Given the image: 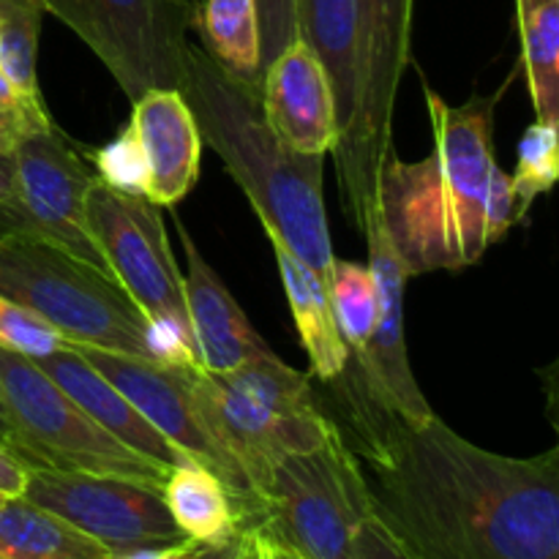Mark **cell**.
I'll return each instance as SVG.
<instances>
[{"label":"cell","instance_id":"1","mask_svg":"<svg viewBox=\"0 0 559 559\" xmlns=\"http://www.w3.org/2000/svg\"><path fill=\"white\" fill-rule=\"evenodd\" d=\"M342 431L371 516L407 559H559V448L502 456L437 415L402 424L355 388Z\"/></svg>","mask_w":559,"mask_h":559},{"label":"cell","instance_id":"2","mask_svg":"<svg viewBox=\"0 0 559 559\" xmlns=\"http://www.w3.org/2000/svg\"><path fill=\"white\" fill-rule=\"evenodd\" d=\"M435 145L418 162L391 153L377 180V211L407 278L462 271L486 254L484 213L491 147V102L448 104L424 87Z\"/></svg>","mask_w":559,"mask_h":559},{"label":"cell","instance_id":"3","mask_svg":"<svg viewBox=\"0 0 559 559\" xmlns=\"http://www.w3.org/2000/svg\"><path fill=\"white\" fill-rule=\"evenodd\" d=\"M180 93L194 112L202 145L213 147L243 189L265 235L282 240L328 284L336 254L322 200L325 156L289 151L267 126L260 85L224 71L194 41L186 55Z\"/></svg>","mask_w":559,"mask_h":559},{"label":"cell","instance_id":"4","mask_svg":"<svg viewBox=\"0 0 559 559\" xmlns=\"http://www.w3.org/2000/svg\"><path fill=\"white\" fill-rule=\"evenodd\" d=\"M0 295L44 317L71 347L151 358L145 317L120 284L47 238L0 229Z\"/></svg>","mask_w":559,"mask_h":559},{"label":"cell","instance_id":"5","mask_svg":"<svg viewBox=\"0 0 559 559\" xmlns=\"http://www.w3.org/2000/svg\"><path fill=\"white\" fill-rule=\"evenodd\" d=\"M3 435L31 469L109 475L162 489L169 469L140 456L104 431L36 360L0 347Z\"/></svg>","mask_w":559,"mask_h":559},{"label":"cell","instance_id":"6","mask_svg":"<svg viewBox=\"0 0 559 559\" xmlns=\"http://www.w3.org/2000/svg\"><path fill=\"white\" fill-rule=\"evenodd\" d=\"M369 513L364 469L336 424L322 445L267 469L251 524L304 559H349Z\"/></svg>","mask_w":559,"mask_h":559},{"label":"cell","instance_id":"7","mask_svg":"<svg viewBox=\"0 0 559 559\" xmlns=\"http://www.w3.org/2000/svg\"><path fill=\"white\" fill-rule=\"evenodd\" d=\"M355 115L333 147L344 213L364 233L377 213V180L393 153V109L409 63L413 0H355Z\"/></svg>","mask_w":559,"mask_h":559},{"label":"cell","instance_id":"8","mask_svg":"<svg viewBox=\"0 0 559 559\" xmlns=\"http://www.w3.org/2000/svg\"><path fill=\"white\" fill-rule=\"evenodd\" d=\"M107 66L120 91L136 102L156 87L183 82L194 31L191 0H38Z\"/></svg>","mask_w":559,"mask_h":559},{"label":"cell","instance_id":"9","mask_svg":"<svg viewBox=\"0 0 559 559\" xmlns=\"http://www.w3.org/2000/svg\"><path fill=\"white\" fill-rule=\"evenodd\" d=\"M14 202L0 207V229H22L60 246L112 276L87 229L85 200L96 173L52 126L27 129L14 145Z\"/></svg>","mask_w":559,"mask_h":559},{"label":"cell","instance_id":"10","mask_svg":"<svg viewBox=\"0 0 559 559\" xmlns=\"http://www.w3.org/2000/svg\"><path fill=\"white\" fill-rule=\"evenodd\" d=\"M87 229L109 273L145 320L186 317L183 273L164 229L162 207L96 178L85 200Z\"/></svg>","mask_w":559,"mask_h":559},{"label":"cell","instance_id":"11","mask_svg":"<svg viewBox=\"0 0 559 559\" xmlns=\"http://www.w3.org/2000/svg\"><path fill=\"white\" fill-rule=\"evenodd\" d=\"M22 497L98 540L112 555L186 540L164 506L162 489L136 480L31 469Z\"/></svg>","mask_w":559,"mask_h":559},{"label":"cell","instance_id":"12","mask_svg":"<svg viewBox=\"0 0 559 559\" xmlns=\"http://www.w3.org/2000/svg\"><path fill=\"white\" fill-rule=\"evenodd\" d=\"M82 358L107 377L136 409L142 418L164 437L173 448H178L189 462L202 464L211 473H216L229 489V495L238 502L240 513L246 519V527L251 524V489L246 475L238 464L227 456L216 437L207 429L202 418L197 399L189 385V369H175V366L156 364L151 358H136V355L112 353V349L98 347H76Z\"/></svg>","mask_w":559,"mask_h":559},{"label":"cell","instance_id":"13","mask_svg":"<svg viewBox=\"0 0 559 559\" xmlns=\"http://www.w3.org/2000/svg\"><path fill=\"white\" fill-rule=\"evenodd\" d=\"M366 246H369V271L377 287V320L366 347L355 355L358 360V388L355 391L380 409L391 413L407 426H424L435 418V409L426 402L418 380L413 374L404 338V273L396 249L380 222V211L366 222Z\"/></svg>","mask_w":559,"mask_h":559},{"label":"cell","instance_id":"14","mask_svg":"<svg viewBox=\"0 0 559 559\" xmlns=\"http://www.w3.org/2000/svg\"><path fill=\"white\" fill-rule=\"evenodd\" d=\"M189 385L211 435L249 480L251 519L267 469L287 453L322 445L336 426V420L325 413L300 418L273 413L202 369H189Z\"/></svg>","mask_w":559,"mask_h":559},{"label":"cell","instance_id":"15","mask_svg":"<svg viewBox=\"0 0 559 559\" xmlns=\"http://www.w3.org/2000/svg\"><path fill=\"white\" fill-rule=\"evenodd\" d=\"M262 112L273 134L295 153L328 156L338 142L333 85L317 55L295 38L262 71Z\"/></svg>","mask_w":559,"mask_h":559},{"label":"cell","instance_id":"16","mask_svg":"<svg viewBox=\"0 0 559 559\" xmlns=\"http://www.w3.org/2000/svg\"><path fill=\"white\" fill-rule=\"evenodd\" d=\"M131 112V129L147 164V200L173 207L194 189L200 178L202 134L194 112L178 87L142 93Z\"/></svg>","mask_w":559,"mask_h":559},{"label":"cell","instance_id":"17","mask_svg":"<svg viewBox=\"0 0 559 559\" xmlns=\"http://www.w3.org/2000/svg\"><path fill=\"white\" fill-rule=\"evenodd\" d=\"M175 229L189 257V271L183 273V295L197 355H200V369L207 374H227L254 355L265 353L267 344L249 325L238 300L229 295L218 273L207 265L178 216H175Z\"/></svg>","mask_w":559,"mask_h":559},{"label":"cell","instance_id":"18","mask_svg":"<svg viewBox=\"0 0 559 559\" xmlns=\"http://www.w3.org/2000/svg\"><path fill=\"white\" fill-rule=\"evenodd\" d=\"M44 369V374L52 377L104 431L123 442L140 456L151 459L158 467H178L189 459L169 445L151 424L140 415V409L112 385L104 374H98L76 347H63L52 355H44L36 360Z\"/></svg>","mask_w":559,"mask_h":559},{"label":"cell","instance_id":"19","mask_svg":"<svg viewBox=\"0 0 559 559\" xmlns=\"http://www.w3.org/2000/svg\"><path fill=\"white\" fill-rule=\"evenodd\" d=\"M267 240L276 254L278 276H282L284 293H287L300 347L309 355L311 374L320 377L322 382H336L347 371L349 349L338 333L325 278L304 260H298L278 238L267 235Z\"/></svg>","mask_w":559,"mask_h":559},{"label":"cell","instance_id":"20","mask_svg":"<svg viewBox=\"0 0 559 559\" xmlns=\"http://www.w3.org/2000/svg\"><path fill=\"white\" fill-rule=\"evenodd\" d=\"M298 38L317 55L333 85L338 112V136L355 115V33L358 11L355 0H295Z\"/></svg>","mask_w":559,"mask_h":559},{"label":"cell","instance_id":"21","mask_svg":"<svg viewBox=\"0 0 559 559\" xmlns=\"http://www.w3.org/2000/svg\"><path fill=\"white\" fill-rule=\"evenodd\" d=\"M164 506L180 533L200 546L227 544L246 527L238 502L216 473L197 462L169 469L162 486Z\"/></svg>","mask_w":559,"mask_h":559},{"label":"cell","instance_id":"22","mask_svg":"<svg viewBox=\"0 0 559 559\" xmlns=\"http://www.w3.org/2000/svg\"><path fill=\"white\" fill-rule=\"evenodd\" d=\"M112 551L55 513L11 497L0 506V559H109Z\"/></svg>","mask_w":559,"mask_h":559},{"label":"cell","instance_id":"23","mask_svg":"<svg viewBox=\"0 0 559 559\" xmlns=\"http://www.w3.org/2000/svg\"><path fill=\"white\" fill-rule=\"evenodd\" d=\"M194 31L200 47L229 74L246 82H262V36L257 0H202L197 5Z\"/></svg>","mask_w":559,"mask_h":559},{"label":"cell","instance_id":"24","mask_svg":"<svg viewBox=\"0 0 559 559\" xmlns=\"http://www.w3.org/2000/svg\"><path fill=\"white\" fill-rule=\"evenodd\" d=\"M516 20L535 115L559 126V0H516Z\"/></svg>","mask_w":559,"mask_h":559},{"label":"cell","instance_id":"25","mask_svg":"<svg viewBox=\"0 0 559 559\" xmlns=\"http://www.w3.org/2000/svg\"><path fill=\"white\" fill-rule=\"evenodd\" d=\"M213 377H218L224 385L246 393V396L278 415L300 418V415L322 413L314 388H311V377L300 374L293 366L284 364L282 358H276L271 347L240 364L238 369Z\"/></svg>","mask_w":559,"mask_h":559},{"label":"cell","instance_id":"26","mask_svg":"<svg viewBox=\"0 0 559 559\" xmlns=\"http://www.w3.org/2000/svg\"><path fill=\"white\" fill-rule=\"evenodd\" d=\"M44 14L38 0H0V71L36 107H44L36 69Z\"/></svg>","mask_w":559,"mask_h":559},{"label":"cell","instance_id":"27","mask_svg":"<svg viewBox=\"0 0 559 559\" xmlns=\"http://www.w3.org/2000/svg\"><path fill=\"white\" fill-rule=\"evenodd\" d=\"M333 317L349 355H358L369 342L377 320V287L366 262L333 260L328 276Z\"/></svg>","mask_w":559,"mask_h":559},{"label":"cell","instance_id":"28","mask_svg":"<svg viewBox=\"0 0 559 559\" xmlns=\"http://www.w3.org/2000/svg\"><path fill=\"white\" fill-rule=\"evenodd\" d=\"M559 175V126L535 120L519 142L516 175H511L519 216L530 211L535 200L555 189Z\"/></svg>","mask_w":559,"mask_h":559},{"label":"cell","instance_id":"29","mask_svg":"<svg viewBox=\"0 0 559 559\" xmlns=\"http://www.w3.org/2000/svg\"><path fill=\"white\" fill-rule=\"evenodd\" d=\"M0 347L38 360L44 355L71 347V344L66 342L58 328L49 325L36 311L0 295Z\"/></svg>","mask_w":559,"mask_h":559},{"label":"cell","instance_id":"30","mask_svg":"<svg viewBox=\"0 0 559 559\" xmlns=\"http://www.w3.org/2000/svg\"><path fill=\"white\" fill-rule=\"evenodd\" d=\"M93 173L104 186L123 194H147V164L134 129L126 126L112 142L93 151Z\"/></svg>","mask_w":559,"mask_h":559},{"label":"cell","instance_id":"31","mask_svg":"<svg viewBox=\"0 0 559 559\" xmlns=\"http://www.w3.org/2000/svg\"><path fill=\"white\" fill-rule=\"evenodd\" d=\"M519 205L516 194H513L511 175L500 169V164L491 167L489 175V191H486V213H484V229L486 243L495 246L506 238L508 229L519 222Z\"/></svg>","mask_w":559,"mask_h":559},{"label":"cell","instance_id":"32","mask_svg":"<svg viewBox=\"0 0 559 559\" xmlns=\"http://www.w3.org/2000/svg\"><path fill=\"white\" fill-rule=\"evenodd\" d=\"M260 5V36H262V71L298 38L295 27V0H257Z\"/></svg>","mask_w":559,"mask_h":559},{"label":"cell","instance_id":"33","mask_svg":"<svg viewBox=\"0 0 559 559\" xmlns=\"http://www.w3.org/2000/svg\"><path fill=\"white\" fill-rule=\"evenodd\" d=\"M349 559H407L404 551L393 544L391 535L385 533L374 516H366L353 538V555Z\"/></svg>","mask_w":559,"mask_h":559},{"label":"cell","instance_id":"34","mask_svg":"<svg viewBox=\"0 0 559 559\" xmlns=\"http://www.w3.org/2000/svg\"><path fill=\"white\" fill-rule=\"evenodd\" d=\"M27 478H31V467L5 442H0V495L5 500L22 497L25 495Z\"/></svg>","mask_w":559,"mask_h":559},{"label":"cell","instance_id":"35","mask_svg":"<svg viewBox=\"0 0 559 559\" xmlns=\"http://www.w3.org/2000/svg\"><path fill=\"white\" fill-rule=\"evenodd\" d=\"M200 544L194 540H180V544H167V546H140V549H129V551H118L109 559H186L191 551L197 549Z\"/></svg>","mask_w":559,"mask_h":559},{"label":"cell","instance_id":"36","mask_svg":"<svg viewBox=\"0 0 559 559\" xmlns=\"http://www.w3.org/2000/svg\"><path fill=\"white\" fill-rule=\"evenodd\" d=\"M27 129H36L31 120L22 112H11V109H0V151H14V145L20 142V136Z\"/></svg>","mask_w":559,"mask_h":559},{"label":"cell","instance_id":"37","mask_svg":"<svg viewBox=\"0 0 559 559\" xmlns=\"http://www.w3.org/2000/svg\"><path fill=\"white\" fill-rule=\"evenodd\" d=\"M14 153L0 151V207H9L14 202Z\"/></svg>","mask_w":559,"mask_h":559},{"label":"cell","instance_id":"38","mask_svg":"<svg viewBox=\"0 0 559 559\" xmlns=\"http://www.w3.org/2000/svg\"><path fill=\"white\" fill-rule=\"evenodd\" d=\"M240 538H243V533H240L238 538L227 540V544L197 546V549L191 551V555L186 557V559H235V555H238V549H240Z\"/></svg>","mask_w":559,"mask_h":559},{"label":"cell","instance_id":"39","mask_svg":"<svg viewBox=\"0 0 559 559\" xmlns=\"http://www.w3.org/2000/svg\"><path fill=\"white\" fill-rule=\"evenodd\" d=\"M235 559H265V551H262V535L254 524L243 530V538H240V549Z\"/></svg>","mask_w":559,"mask_h":559},{"label":"cell","instance_id":"40","mask_svg":"<svg viewBox=\"0 0 559 559\" xmlns=\"http://www.w3.org/2000/svg\"><path fill=\"white\" fill-rule=\"evenodd\" d=\"M257 530H260V527H257ZM260 535H262V551H265V559H304V557L295 555L293 549H287L284 544L273 540L271 535L262 533V530H260Z\"/></svg>","mask_w":559,"mask_h":559},{"label":"cell","instance_id":"41","mask_svg":"<svg viewBox=\"0 0 559 559\" xmlns=\"http://www.w3.org/2000/svg\"><path fill=\"white\" fill-rule=\"evenodd\" d=\"M3 404H0V435H3Z\"/></svg>","mask_w":559,"mask_h":559},{"label":"cell","instance_id":"42","mask_svg":"<svg viewBox=\"0 0 559 559\" xmlns=\"http://www.w3.org/2000/svg\"><path fill=\"white\" fill-rule=\"evenodd\" d=\"M191 3H194V5H200V3H202V0H191Z\"/></svg>","mask_w":559,"mask_h":559},{"label":"cell","instance_id":"43","mask_svg":"<svg viewBox=\"0 0 559 559\" xmlns=\"http://www.w3.org/2000/svg\"><path fill=\"white\" fill-rule=\"evenodd\" d=\"M3 500H5V497H3V495H0V506H3Z\"/></svg>","mask_w":559,"mask_h":559}]
</instances>
